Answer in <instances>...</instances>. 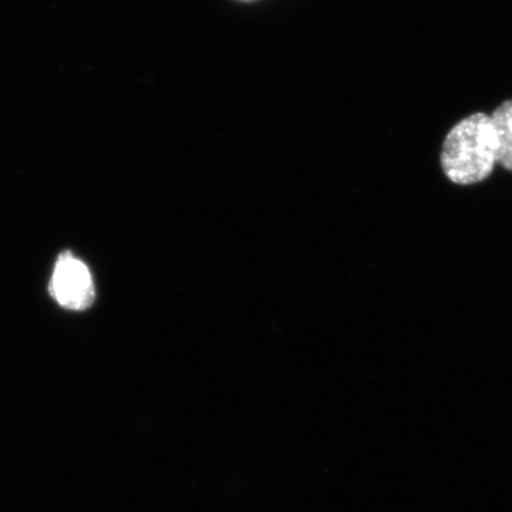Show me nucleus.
<instances>
[{"mask_svg":"<svg viewBox=\"0 0 512 512\" xmlns=\"http://www.w3.org/2000/svg\"><path fill=\"white\" fill-rule=\"evenodd\" d=\"M490 117L497 140V164L512 173V99L503 101Z\"/></svg>","mask_w":512,"mask_h":512,"instance_id":"obj_3","label":"nucleus"},{"mask_svg":"<svg viewBox=\"0 0 512 512\" xmlns=\"http://www.w3.org/2000/svg\"><path fill=\"white\" fill-rule=\"evenodd\" d=\"M50 293L62 308L84 311L96 299L92 272L72 252H63L53 269Z\"/></svg>","mask_w":512,"mask_h":512,"instance_id":"obj_2","label":"nucleus"},{"mask_svg":"<svg viewBox=\"0 0 512 512\" xmlns=\"http://www.w3.org/2000/svg\"><path fill=\"white\" fill-rule=\"evenodd\" d=\"M441 168L451 183H483L497 165V140L491 117L473 113L458 121L444 138Z\"/></svg>","mask_w":512,"mask_h":512,"instance_id":"obj_1","label":"nucleus"}]
</instances>
